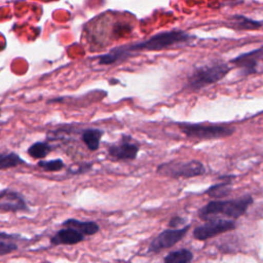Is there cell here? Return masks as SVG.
<instances>
[{
  "instance_id": "6da1fadb",
  "label": "cell",
  "mask_w": 263,
  "mask_h": 263,
  "mask_svg": "<svg viewBox=\"0 0 263 263\" xmlns=\"http://www.w3.org/2000/svg\"><path fill=\"white\" fill-rule=\"evenodd\" d=\"M191 39V36L186 32L173 30V31H165L157 33L150 38L134 43L128 45H121L118 46L119 50L122 53L123 60H126L132 53L144 50H161L164 48H168L171 46L186 43Z\"/></svg>"
},
{
  "instance_id": "7a4b0ae2",
  "label": "cell",
  "mask_w": 263,
  "mask_h": 263,
  "mask_svg": "<svg viewBox=\"0 0 263 263\" xmlns=\"http://www.w3.org/2000/svg\"><path fill=\"white\" fill-rule=\"evenodd\" d=\"M252 203L253 198L250 195L229 200H212L199 210L198 216L200 219L205 221L213 219L218 215L237 219L246 214Z\"/></svg>"
},
{
  "instance_id": "3957f363",
  "label": "cell",
  "mask_w": 263,
  "mask_h": 263,
  "mask_svg": "<svg viewBox=\"0 0 263 263\" xmlns=\"http://www.w3.org/2000/svg\"><path fill=\"white\" fill-rule=\"evenodd\" d=\"M229 71L230 67L225 63H213L198 67L189 75L187 85L192 90H199L218 82L224 78Z\"/></svg>"
},
{
  "instance_id": "277c9868",
  "label": "cell",
  "mask_w": 263,
  "mask_h": 263,
  "mask_svg": "<svg viewBox=\"0 0 263 263\" xmlns=\"http://www.w3.org/2000/svg\"><path fill=\"white\" fill-rule=\"evenodd\" d=\"M180 130L190 139L210 140L220 139L231 136L234 128L228 125H214V124H194L187 122H179L177 124Z\"/></svg>"
},
{
  "instance_id": "5b68a950",
  "label": "cell",
  "mask_w": 263,
  "mask_h": 263,
  "mask_svg": "<svg viewBox=\"0 0 263 263\" xmlns=\"http://www.w3.org/2000/svg\"><path fill=\"white\" fill-rule=\"evenodd\" d=\"M156 172L162 176L173 179L193 178L205 174V167L198 160L171 161L158 165Z\"/></svg>"
},
{
  "instance_id": "8992f818",
  "label": "cell",
  "mask_w": 263,
  "mask_h": 263,
  "mask_svg": "<svg viewBox=\"0 0 263 263\" xmlns=\"http://www.w3.org/2000/svg\"><path fill=\"white\" fill-rule=\"evenodd\" d=\"M235 226V222L232 220L213 218L208 220L204 224L197 226L193 230V236L198 240H206L219 234L231 231Z\"/></svg>"
},
{
  "instance_id": "52a82bcc",
  "label": "cell",
  "mask_w": 263,
  "mask_h": 263,
  "mask_svg": "<svg viewBox=\"0 0 263 263\" xmlns=\"http://www.w3.org/2000/svg\"><path fill=\"white\" fill-rule=\"evenodd\" d=\"M189 228H190V225H186L178 229L168 228L163 230L151 241L148 248V252L157 253L163 249L172 248L186 235Z\"/></svg>"
},
{
  "instance_id": "ba28073f",
  "label": "cell",
  "mask_w": 263,
  "mask_h": 263,
  "mask_svg": "<svg viewBox=\"0 0 263 263\" xmlns=\"http://www.w3.org/2000/svg\"><path fill=\"white\" fill-rule=\"evenodd\" d=\"M261 61H263V46L242 53L231 60L230 63L240 69L245 75H250L257 72V67Z\"/></svg>"
},
{
  "instance_id": "9c48e42d",
  "label": "cell",
  "mask_w": 263,
  "mask_h": 263,
  "mask_svg": "<svg viewBox=\"0 0 263 263\" xmlns=\"http://www.w3.org/2000/svg\"><path fill=\"white\" fill-rule=\"evenodd\" d=\"M28 210L27 201L21 193L8 188L0 190V211L15 213Z\"/></svg>"
},
{
  "instance_id": "30bf717a",
  "label": "cell",
  "mask_w": 263,
  "mask_h": 263,
  "mask_svg": "<svg viewBox=\"0 0 263 263\" xmlns=\"http://www.w3.org/2000/svg\"><path fill=\"white\" fill-rule=\"evenodd\" d=\"M138 152L139 146L129 141H122L108 148L109 156L117 160H133L137 157Z\"/></svg>"
},
{
  "instance_id": "8fae6325",
  "label": "cell",
  "mask_w": 263,
  "mask_h": 263,
  "mask_svg": "<svg viewBox=\"0 0 263 263\" xmlns=\"http://www.w3.org/2000/svg\"><path fill=\"white\" fill-rule=\"evenodd\" d=\"M84 239V235L72 228L60 229L51 238L50 243L53 246L59 245H76Z\"/></svg>"
},
{
  "instance_id": "7c38bea8",
  "label": "cell",
  "mask_w": 263,
  "mask_h": 263,
  "mask_svg": "<svg viewBox=\"0 0 263 263\" xmlns=\"http://www.w3.org/2000/svg\"><path fill=\"white\" fill-rule=\"evenodd\" d=\"M226 25L236 31H245V30L250 31V30L260 29L263 26V23L252 20L241 14H234L227 18Z\"/></svg>"
},
{
  "instance_id": "4fadbf2b",
  "label": "cell",
  "mask_w": 263,
  "mask_h": 263,
  "mask_svg": "<svg viewBox=\"0 0 263 263\" xmlns=\"http://www.w3.org/2000/svg\"><path fill=\"white\" fill-rule=\"evenodd\" d=\"M63 226L66 228H72L84 236L93 235L100 230V226L93 221H80L73 218L64 221Z\"/></svg>"
},
{
  "instance_id": "5bb4252c",
  "label": "cell",
  "mask_w": 263,
  "mask_h": 263,
  "mask_svg": "<svg viewBox=\"0 0 263 263\" xmlns=\"http://www.w3.org/2000/svg\"><path fill=\"white\" fill-rule=\"evenodd\" d=\"M104 132L99 128H86L81 134V140L90 151H96L100 147L101 138Z\"/></svg>"
},
{
  "instance_id": "9a60e30c",
  "label": "cell",
  "mask_w": 263,
  "mask_h": 263,
  "mask_svg": "<svg viewBox=\"0 0 263 263\" xmlns=\"http://www.w3.org/2000/svg\"><path fill=\"white\" fill-rule=\"evenodd\" d=\"M193 259V254L188 249H180L168 253L163 262L164 263H190Z\"/></svg>"
},
{
  "instance_id": "2e32d148",
  "label": "cell",
  "mask_w": 263,
  "mask_h": 263,
  "mask_svg": "<svg viewBox=\"0 0 263 263\" xmlns=\"http://www.w3.org/2000/svg\"><path fill=\"white\" fill-rule=\"evenodd\" d=\"M52 150V147L49 143L45 142V141H40V142H35L34 144H32L27 152L28 154L32 157V158H45Z\"/></svg>"
},
{
  "instance_id": "e0dca14e",
  "label": "cell",
  "mask_w": 263,
  "mask_h": 263,
  "mask_svg": "<svg viewBox=\"0 0 263 263\" xmlns=\"http://www.w3.org/2000/svg\"><path fill=\"white\" fill-rule=\"evenodd\" d=\"M26 161L21 158L16 153H2L0 154V171L7 170L10 167H15L21 164H24Z\"/></svg>"
},
{
  "instance_id": "ac0fdd59",
  "label": "cell",
  "mask_w": 263,
  "mask_h": 263,
  "mask_svg": "<svg viewBox=\"0 0 263 263\" xmlns=\"http://www.w3.org/2000/svg\"><path fill=\"white\" fill-rule=\"evenodd\" d=\"M230 180L228 181H224L218 184H215L213 186H211L205 193L211 196V197H215V198H221V197H225L228 196L231 192V187L230 185Z\"/></svg>"
},
{
  "instance_id": "d6986e66",
  "label": "cell",
  "mask_w": 263,
  "mask_h": 263,
  "mask_svg": "<svg viewBox=\"0 0 263 263\" xmlns=\"http://www.w3.org/2000/svg\"><path fill=\"white\" fill-rule=\"evenodd\" d=\"M37 166L44 172H59L65 167V163L61 158L51 160H40L37 162Z\"/></svg>"
},
{
  "instance_id": "ffe728a7",
  "label": "cell",
  "mask_w": 263,
  "mask_h": 263,
  "mask_svg": "<svg viewBox=\"0 0 263 263\" xmlns=\"http://www.w3.org/2000/svg\"><path fill=\"white\" fill-rule=\"evenodd\" d=\"M17 249V246L13 241H5L0 240V256L7 255L9 253L14 252Z\"/></svg>"
},
{
  "instance_id": "44dd1931",
  "label": "cell",
  "mask_w": 263,
  "mask_h": 263,
  "mask_svg": "<svg viewBox=\"0 0 263 263\" xmlns=\"http://www.w3.org/2000/svg\"><path fill=\"white\" fill-rule=\"evenodd\" d=\"M185 222H186V221H185V219H184V218L179 217V216H175V217H173V218L170 220V222H168V226H170V228L178 229L177 227H179V226L183 225Z\"/></svg>"
},
{
  "instance_id": "7402d4cb",
  "label": "cell",
  "mask_w": 263,
  "mask_h": 263,
  "mask_svg": "<svg viewBox=\"0 0 263 263\" xmlns=\"http://www.w3.org/2000/svg\"><path fill=\"white\" fill-rule=\"evenodd\" d=\"M22 237L18 234H8L5 232H0V240H5V241H9V240H13V239H21Z\"/></svg>"
},
{
  "instance_id": "603a6c76",
  "label": "cell",
  "mask_w": 263,
  "mask_h": 263,
  "mask_svg": "<svg viewBox=\"0 0 263 263\" xmlns=\"http://www.w3.org/2000/svg\"><path fill=\"white\" fill-rule=\"evenodd\" d=\"M91 163H86V164H80V166L77 170H74L72 172V174H82V173H86L87 171H89L91 168Z\"/></svg>"
}]
</instances>
